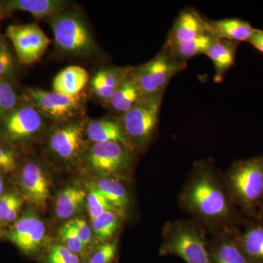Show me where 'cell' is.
<instances>
[{"instance_id": "cell-1", "label": "cell", "mask_w": 263, "mask_h": 263, "mask_svg": "<svg viewBox=\"0 0 263 263\" xmlns=\"http://www.w3.org/2000/svg\"><path fill=\"white\" fill-rule=\"evenodd\" d=\"M179 204L209 235L240 228L247 219L232 200L224 173L212 158L194 163L180 191Z\"/></svg>"}, {"instance_id": "cell-2", "label": "cell", "mask_w": 263, "mask_h": 263, "mask_svg": "<svg viewBox=\"0 0 263 263\" xmlns=\"http://www.w3.org/2000/svg\"><path fill=\"white\" fill-rule=\"evenodd\" d=\"M232 200L247 219L258 215L263 197V155L240 159L224 172Z\"/></svg>"}, {"instance_id": "cell-3", "label": "cell", "mask_w": 263, "mask_h": 263, "mask_svg": "<svg viewBox=\"0 0 263 263\" xmlns=\"http://www.w3.org/2000/svg\"><path fill=\"white\" fill-rule=\"evenodd\" d=\"M162 235L159 255L179 257L186 263H214L208 249L209 234L191 218L167 221Z\"/></svg>"}, {"instance_id": "cell-4", "label": "cell", "mask_w": 263, "mask_h": 263, "mask_svg": "<svg viewBox=\"0 0 263 263\" xmlns=\"http://www.w3.org/2000/svg\"><path fill=\"white\" fill-rule=\"evenodd\" d=\"M164 94L143 97L119 118L128 144L135 153L144 152L155 136Z\"/></svg>"}, {"instance_id": "cell-5", "label": "cell", "mask_w": 263, "mask_h": 263, "mask_svg": "<svg viewBox=\"0 0 263 263\" xmlns=\"http://www.w3.org/2000/svg\"><path fill=\"white\" fill-rule=\"evenodd\" d=\"M187 67L178 60L171 48L164 43L161 51L150 61L135 67L133 76L143 97L164 93L170 81Z\"/></svg>"}, {"instance_id": "cell-6", "label": "cell", "mask_w": 263, "mask_h": 263, "mask_svg": "<svg viewBox=\"0 0 263 263\" xmlns=\"http://www.w3.org/2000/svg\"><path fill=\"white\" fill-rule=\"evenodd\" d=\"M48 21L57 47L63 53L86 55L94 51V41L80 15L63 12Z\"/></svg>"}, {"instance_id": "cell-7", "label": "cell", "mask_w": 263, "mask_h": 263, "mask_svg": "<svg viewBox=\"0 0 263 263\" xmlns=\"http://www.w3.org/2000/svg\"><path fill=\"white\" fill-rule=\"evenodd\" d=\"M26 97L43 117L56 122H70L84 112V100L81 95L70 97L54 91L29 88L26 91Z\"/></svg>"}, {"instance_id": "cell-8", "label": "cell", "mask_w": 263, "mask_h": 263, "mask_svg": "<svg viewBox=\"0 0 263 263\" xmlns=\"http://www.w3.org/2000/svg\"><path fill=\"white\" fill-rule=\"evenodd\" d=\"M134 155L135 152L123 143H95L90 148L87 161L96 172L108 176H121L127 174L133 167Z\"/></svg>"}, {"instance_id": "cell-9", "label": "cell", "mask_w": 263, "mask_h": 263, "mask_svg": "<svg viewBox=\"0 0 263 263\" xmlns=\"http://www.w3.org/2000/svg\"><path fill=\"white\" fill-rule=\"evenodd\" d=\"M6 35L13 43L22 65H32L41 60L51 43L48 36L35 23L9 25Z\"/></svg>"}, {"instance_id": "cell-10", "label": "cell", "mask_w": 263, "mask_h": 263, "mask_svg": "<svg viewBox=\"0 0 263 263\" xmlns=\"http://www.w3.org/2000/svg\"><path fill=\"white\" fill-rule=\"evenodd\" d=\"M46 228L36 214L27 212L15 221L8 232V239L24 254L34 257L41 252Z\"/></svg>"}, {"instance_id": "cell-11", "label": "cell", "mask_w": 263, "mask_h": 263, "mask_svg": "<svg viewBox=\"0 0 263 263\" xmlns=\"http://www.w3.org/2000/svg\"><path fill=\"white\" fill-rule=\"evenodd\" d=\"M4 116L5 134L15 141L28 140L41 133L46 118L31 103L14 108Z\"/></svg>"}, {"instance_id": "cell-12", "label": "cell", "mask_w": 263, "mask_h": 263, "mask_svg": "<svg viewBox=\"0 0 263 263\" xmlns=\"http://www.w3.org/2000/svg\"><path fill=\"white\" fill-rule=\"evenodd\" d=\"M86 127L84 120H72L57 128L48 141L52 153L64 161L75 160L84 147Z\"/></svg>"}, {"instance_id": "cell-13", "label": "cell", "mask_w": 263, "mask_h": 263, "mask_svg": "<svg viewBox=\"0 0 263 263\" xmlns=\"http://www.w3.org/2000/svg\"><path fill=\"white\" fill-rule=\"evenodd\" d=\"M238 228H228L209 235L208 249L214 263H254L240 248Z\"/></svg>"}, {"instance_id": "cell-14", "label": "cell", "mask_w": 263, "mask_h": 263, "mask_svg": "<svg viewBox=\"0 0 263 263\" xmlns=\"http://www.w3.org/2000/svg\"><path fill=\"white\" fill-rule=\"evenodd\" d=\"M19 184L24 197L30 203L45 209L50 195V183L42 167L36 162L24 166L19 177Z\"/></svg>"}, {"instance_id": "cell-15", "label": "cell", "mask_w": 263, "mask_h": 263, "mask_svg": "<svg viewBox=\"0 0 263 263\" xmlns=\"http://www.w3.org/2000/svg\"><path fill=\"white\" fill-rule=\"evenodd\" d=\"M205 34H209V20L194 8H186L176 17L164 43L174 46Z\"/></svg>"}, {"instance_id": "cell-16", "label": "cell", "mask_w": 263, "mask_h": 263, "mask_svg": "<svg viewBox=\"0 0 263 263\" xmlns=\"http://www.w3.org/2000/svg\"><path fill=\"white\" fill-rule=\"evenodd\" d=\"M237 240L243 253L254 263H263V216L247 219L236 231Z\"/></svg>"}, {"instance_id": "cell-17", "label": "cell", "mask_w": 263, "mask_h": 263, "mask_svg": "<svg viewBox=\"0 0 263 263\" xmlns=\"http://www.w3.org/2000/svg\"><path fill=\"white\" fill-rule=\"evenodd\" d=\"M135 67H112L99 70L91 81V91L106 103L115 94L123 81L134 70Z\"/></svg>"}, {"instance_id": "cell-18", "label": "cell", "mask_w": 263, "mask_h": 263, "mask_svg": "<svg viewBox=\"0 0 263 263\" xmlns=\"http://www.w3.org/2000/svg\"><path fill=\"white\" fill-rule=\"evenodd\" d=\"M255 28L243 19L228 18L209 20V34L216 39L248 42Z\"/></svg>"}, {"instance_id": "cell-19", "label": "cell", "mask_w": 263, "mask_h": 263, "mask_svg": "<svg viewBox=\"0 0 263 263\" xmlns=\"http://www.w3.org/2000/svg\"><path fill=\"white\" fill-rule=\"evenodd\" d=\"M239 44V43L215 38L208 49L205 55L214 65L215 70L214 80L216 83L221 82L228 71L234 65Z\"/></svg>"}, {"instance_id": "cell-20", "label": "cell", "mask_w": 263, "mask_h": 263, "mask_svg": "<svg viewBox=\"0 0 263 263\" xmlns=\"http://www.w3.org/2000/svg\"><path fill=\"white\" fill-rule=\"evenodd\" d=\"M4 5L10 11L28 12L35 18H49L65 12L69 3L63 0H10Z\"/></svg>"}, {"instance_id": "cell-21", "label": "cell", "mask_w": 263, "mask_h": 263, "mask_svg": "<svg viewBox=\"0 0 263 263\" xmlns=\"http://www.w3.org/2000/svg\"><path fill=\"white\" fill-rule=\"evenodd\" d=\"M89 78L87 71L80 66H68L53 79V91L67 96H79L86 87Z\"/></svg>"}, {"instance_id": "cell-22", "label": "cell", "mask_w": 263, "mask_h": 263, "mask_svg": "<svg viewBox=\"0 0 263 263\" xmlns=\"http://www.w3.org/2000/svg\"><path fill=\"white\" fill-rule=\"evenodd\" d=\"M85 132L89 141L93 143L117 142L127 145L130 148L119 119H101L91 121L86 124Z\"/></svg>"}, {"instance_id": "cell-23", "label": "cell", "mask_w": 263, "mask_h": 263, "mask_svg": "<svg viewBox=\"0 0 263 263\" xmlns=\"http://www.w3.org/2000/svg\"><path fill=\"white\" fill-rule=\"evenodd\" d=\"M143 98L132 72L119 86L113 97L105 103L113 111L119 114L120 117L133 108Z\"/></svg>"}, {"instance_id": "cell-24", "label": "cell", "mask_w": 263, "mask_h": 263, "mask_svg": "<svg viewBox=\"0 0 263 263\" xmlns=\"http://www.w3.org/2000/svg\"><path fill=\"white\" fill-rule=\"evenodd\" d=\"M95 186L120 215L125 217L129 205L127 189L119 180L110 177L102 178Z\"/></svg>"}, {"instance_id": "cell-25", "label": "cell", "mask_w": 263, "mask_h": 263, "mask_svg": "<svg viewBox=\"0 0 263 263\" xmlns=\"http://www.w3.org/2000/svg\"><path fill=\"white\" fill-rule=\"evenodd\" d=\"M86 193L77 185L66 186L57 197L55 212L60 219H69L84 206Z\"/></svg>"}, {"instance_id": "cell-26", "label": "cell", "mask_w": 263, "mask_h": 263, "mask_svg": "<svg viewBox=\"0 0 263 263\" xmlns=\"http://www.w3.org/2000/svg\"><path fill=\"white\" fill-rule=\"evenodd\" d=\"M214 40L215 38L210 34H205L186 42L169 46L178 60L186 63L193 57L205 54Z\"/></svg>"}, {"instance_id": "cell-27", "label": "cell", "mask_w": 263, "mask_h": 263, "mask_svg": "<svg viewBox=\"0 0 263 263\" xmlns=\"http://www.w3.org/2000/svg\"><path fill=\"white\" fill-rule=\"evenodd\" d=\"M124 216L114 211H108L92 221L95 236L101 243L109 241L119 229Z\"/></svg>"}, {"instance_id": "cell-28", "label": "cell", "mask_w": 263, "mask_h": 263, "mask_svg": "<svg viewBox=\"0 0 263 263\" xmlns=\"http://www.w3.org/2000/svg\"><path fill=\"white\" fill-rule=\"evenodd\" d=\"M88 208H89V216L91 221L95 220L99 216L108 211L117 212L116 209L110 205V202L103 196V194L99 191L95 184H91L89 186Z\"/></svg>"}, {"instance_id": "cell-29", "label": "cell", "mask_w": 263, "mask_h": 263, "mask_svg": "<svg viewBox=\"0 0 263 263\" xmlns=\"http://www.w3.org/2000/svg\"><path fill=\"white\" fill-rule=\"evenodd\" d=\"M119 252V240H111L102 243L90 255L86 263H114Z\"/></svg>"}, {"instance_id": "cell-30", "label": "cell", "mask_w": 263, "mask_h": 263, "mask_svg": "<svg viewBox=\"0 0 263 263\" xmlns=\"http://www.w3.org/2000/svg\"><path fill=\"white\" fill-rule=\"evenodd\" d=\"M80 257L72 253L65 245H54L48 250L43 263H81Z\"/></svg>"}, {"instance_id": "cell-31", "label": "cell", "mask_w": 263, "mask_h": 263, "mask_svg": "<svg viewBox=\"0 0 263 263\" xmlns=\"http://www.w3.org/2000/svg\"><path fill=\"white\" fill-rule=\"evenodd\" d=\"M59 235L63 243H65V247L70 249L72 253L79 256V254L83 253L84 249H86L79 238V235L76 233L70 221L62 227L59 231Z\"/></svg>"}, {"instance_id": "cell-32", "label": "cell", "mask_w": 263, "mask_h": 263, "mask_svg": "<svg viewBox=\"0 0 263 263\" xmlns=\"http://www.w3.org/2000/svg\"><path fill=\"white\" fill-rule=\"evenodd\" d=\"M18 96L9 83L0 79V114L5 115L15 108Z\"/></svg>"}, {"instance_id": "cell-33", "label": "cell", "mask_w": 263, "mask_h": 263, "mask_svg": "<svg viewBox=\"0 0 263 263\" xmlns=\"http://www.w3.org/2000/svg\"><path fill=\"white\" fill-rule=\"evenodd\" d=\"M16 167V159L13 151L0 147V171L11 172Z\"/></svg>"}, {"instance_id": "cell-34", "label": "cell", "mask_w": 263, "mask_h": 263, "mask_svg": "<svg viewBox=\"0 0 263 263\" xmlns=\"http://www.w3.org/2000/svg\"><path fill=\"white\" fill-rule=\"evenodd\" d=\"M70 221L76 230V233L79 235V238H80L81 242L86 248L89 245L90 240H91V229L84 219H76Z\"/></svg>"}, {"instance_id": "cell-35", "label": "cell", "mask_w": 263, "mask_h": 263, "mask_svg": "<svg viewBox=\"0 0 263 263\" xmlns=\"http://www.w3.org/2000/svg\"><path fill=\"white\" fill-rule=\"evenodd\" d=\"M18 198V197L13 193H5L0 197V221L6 220L10 209Z\"/></svg>"}, {"instance_id": "cell-36", "label": "cell", "mask_w": 263, "mask_h": 263, "mask_svg": "<svg viewBox=\"0 0 263 263\" xmlns=\"http://www.w3.org/2000/svg\"><path fill=\"white\" fill-rule=\"evenodd\" d=\"M13 67V60L9 51L5 46L0 50V79L9 73Z\"/></svg>"}, {"instance_id": "cell-37", "label": "cell", "mask_w": 263, "mask_h": 263, "mask_svg": "<svg viewBox=\"0 0 263 263\" xmlns=\"http://www.w3.org/2000/svg\"><path fill=\"white\" fill-rule=\"evenodd\" d=\"M248 43L263 54V30L255 29Z\"/></svg>"}, {"instance_id": "cell-38", "label": "cell", "mask_w": 263, "mask_h": 263, "mask_svg": "<svg viewBox=\"0 0 263 263\" xmlns=\"http://www.w3.org/2000/svg\"><path fill=\"white\" fill-rule=\"evenodd\" d=\"M22 200L18 197V200L15 201L14 205L11 208L9 214H8V216H7L6 220H5L6 222L12 223L14 222V221L16 220L19 212H20L21 208H22Z\"/></svg>"}, {"instance_id": "cell-39", "label": "cell", "mask_w": 263, "mask_h": 263, "mask_svg": "<svg viewBox=\"0 0 263 263\" xmlns=\"http://www.w3.org/2000/svg\"><path fill=\"white\" fill-rule=\"evenodd\" d=\"M257 216H263V197L262 202H261L260 207H259L258 215Z\"/></svg>"}, {"instance_id": "cell-40", "label": "cell", "mask_w": 263, "mask_h": 263, "mask_svg": "<svg viewBox=\"0 0 263 263\" xmlns=\"http://www.w3.org/2000/svg\"><path fill=\"white\" fill-rule=\"evenodd\" d=\"M3 181L2 178L0 177V197L2 196V193H3Z\"/></svg>"}, {"instance_id": "cell-41", "label": "cell", "mask_w": 263, "mask_h": 263, "mask_svg": "<svg viewBox=\"0 0 263 263\" xmlns=\"http://www.w3.org/2000/svg\"><path fill=\"white\" fill-rule=\"evenodd\" d=\"M3 45H2L1 40H0V50H1L2 48H3Z\"/></svg>"}, {"instance_id": "cell-42", "label": "cell", "mask_w": 263, "mask_h": 263, "mask_svg": "<svg viewBox=\"0 0 263 263\" xmlns=\"http://www.w3.org/2000/svg\"><path fill=\"white\" fill-rule=\"evenodd\" d=\"M81 263H86V262H81Z\"/></svg>"}]
</instances>
